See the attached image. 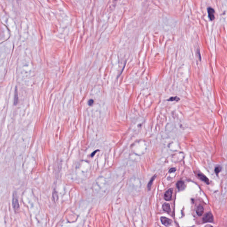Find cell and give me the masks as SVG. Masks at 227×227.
<instances>
[{
  "label": "cell",
  "instance_id": "277c9868",
  "mask_svg": "<svg viewBox=\"0 0 227 227\" xmlns=\"http://www.w3.org/2000/svg\"><path fill=\"white\" fill-rule=\"evenodd\" d=\"M161 221L162 224L165 226H170L172 223V221L170 219L165 217H161Z\"/></svg>",
  "mask_w": 227,
  "mask_h": 227
},
{
  "label": "cell",
  "instance_id": "5bb4252c",
  "mask_svg": "<svg viewBox=\"0 0 227 227\" xmlns=\"http://www.w3.org/2000/svg\"><path fill=\"white\" fill-rule=\"evenodd\" d=\"M94 103V100H92V99H90L88 101V104L89 105V106H92V104Z\"/></svg>",
  "mask_w": 227,
  "mask_h": 227
},
{
  "label": "cell",
  "instance_id": "3957f363",
  "mask_svg": "<svg viewBox=\"0 0 227 227\" xmlns=\"http://www.w3.org/2000/svg\"><path fill=\"white\" fill-rule=\"evenodd\" d=\"M208 13L209 14V17L210 19V20L212 21L214 20L215 19V16H214V14H215V10L214 9L209 7L208 8Z\"/></svg>",
  "mask_w": 227,
  "mask_h": 227
},
{
  "label": "cell",
  "instance_id": "ba28073f",
  "mask_svg": "<svg viewBox=\"0 0 227 227\" xmlns=\"http://www.w3.org/2000/svg\"><path fill=\"white\" fill-rule=\"evenodd\" d=\"M196 213L197 215L198 216H201L202 215L203 213H204V208L202 206H199L197 207L196 210Z\"/></svg>",
  "mask_w": 227,
  "mask_h": 227
},
{
  "label": "cell",
  "instance_id": "52a82bcc",
  "mask_svg": "<svg viewBox=\"0 0 227 227\" xmlns=\"http://www.w3.org/2000/svg\"><path fill=\"white\" fill-rule=\"evenodd\" d=\"M198 176L199 178H200L202 181H204L206 184H209V180L205 176H204L202 174H200V173H199Z\"/></svg>",
  "mask_w": 227,
  "mask_h": 227
},
{
  "label": "cell",
  "instance_id": "8992f818",
  "mask_svg": "<svg viewBox=\"0 0 227 227\" xmlns=\"http://www.w3.org/2000/svg\"><path fill=\"white\" fill-rule=\"evenodd\" d=\"M177 187L179 191H182L184 190L185 187L184 182L182 181H179L178 182L177 184Z\"/></svg>",
  "mask_w": 227,
  "mask_h": 227
},
{
  "label": "cell",
  "instance_id": "9c48e42d",
  "mask_svg": "<svg viewBox=\"0 0 227 227\" xmlns=\"http://www.w3.org/2000/svg\"><path fill=\"white\" fill-rule=\"evenodd\" d=\"M162 209L164 211L166 212L167 213H170V204L168 203H165L162 205Z\"/></svg>",
  "mask_w": 227,
  "mask_h": 227
},
{
  "label": "cell",
  "instance_id": "6da1fadb",
  "mask_svg": "<svg viewBox=\"0 0 227 227\" xmlns=\"http://www.w3.org/2000/svg\"><path fill=\"white\" fill-rule=\"evenodd\" d=\"M203 221L204 222H212L213 221V217L212 213H208L204 215L203 218Z\"/></svg>",
  "mask_w": 227,
  "mask_h": 227
},
{
  "label": "cell",
  "instance_id": "2e32d148",
  "mask_svg": "<svg viewBox=\"0 0 227 227\" xmlns=\"http://www.w3.org/2000/svg\"></svg>",
  "mask_w": 227,
  "mask_h": 227
},
{
  "label": "cell",
  "instance_id": "7a4b0ae2",
  "mask_svg": "<svg viewBox=\"0 0 227 227\" xmlns=\"http://www.w3.org/2000/svg\"><path fill=\"white\" fill-rule=\"evenodd\" d=\"M172 189H170L169 190H168L166 193H165L164 195V198L167 201H170L172 199Z\"/></svg>",
  "mask_w": 227,
  "mask_h": 227
},
{
  "label": "cell",
  "instance_id": "9a60e30c",
  "mask_svg": "<svg viewBox=\"0 0 227 227\" xmlns=\"http://www.w3.org/2000/svg\"><path fill=\"white\" fill-rule=\"evenodd\" d=\"M176 171V169L175 168H171L170 170H169V172L170 173H172V172H174Z\"/></svg>",
  "mask_w": 227,
  "mask_h": 227
},
{
  "label": "cell",
  "instance_id": "7c38bea8",
  "mask_svg": "<svg viewBox=\"0 0 227 227\" xmlns=\"http://www.w3.org/2000/svg\"><path fill=\"white\" fill-rule=\"evenodd\" d=\"M196 54H197V56L199 60L200 61H201V53H200V51L199 49H197V52H196Z\"/></svg>",
  "mask_w": 227,
  "mask_h": 227
},
{
  "label": "cell",
  "instance_id": "4fadbf2b",
  "mask_svg": "<svg viewBox=\"0 0 227 227\" xmlns=\"http://www.w3.org/2000/svg\"><path fill=\"white\" fill-rule=\"evenodd\" d=\"M221 167H216L215 168V172H216V174H218L219 173V172H220L221 171Z\"/></svg>",
  "mask_w": 227,
  "mask_h": 227
},
{
  "label": "cell",
  "instance_id": "8fae6325",
  "mask_svg": "<svg viewBox=\"0 0 227 227\" xmlns=\"http://www.w3.org/2000/svg\"><path fill=\"white\" fill-rule=\"evenodd\" d=\"M180 100V98L178 97H171L169 99H168V100L170 101H178V100Z\"/></svg>",
  "mask_w": 227,
  "mask_h": 227
},
{
  "label": "cell",
  "instance_id": "30bf717a",
  "mask_svg": "<svg viewBox=\"0 0 227 227\" xmlns=\"http://www.w3.org/2000/svg\"><path fill=\"white\" fill-rule=\"evenodd\" d=\"M155 177H156L155 176H154V177H153L152 178V179H151V180L150 181V182H149V184H148V189L149 190H150V188L151 187V185H152L153 182V180L155 179Z\"/></svg>",
  "mask_w": 227,
  "mask_h": 227
},
{
  "label": "cell",
  "instance_id": "5b68a950",
  "mask_svg": "<svg viewBox=\"0 0 227 227\" xmlns=\"http://www.w3.org/2000/svg\"><path fill=\"white\" fill-rule=\"evenodd\" d=\"M12 206L13 209L15 211L18 210L19 209V204L18 203V201L17 198H16L14 196H13L12 199Z\"/></svg>",
  "mask_w": 227,
  "mask_h": 227
}]
</instances>
